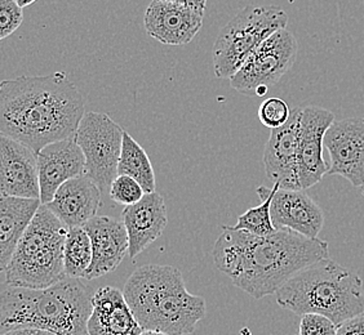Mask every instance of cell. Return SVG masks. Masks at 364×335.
Listing matches in <instances>:
<instances>
[{"instance_id":"cell-1","label":"cell","mask_w":364,"mask_h":335,"mask_svg":"<svg viewBox=\"0 0 364 335\" xmlns=\"http://www.w3.org/2000/svg\"><path fill=\"white\" fill-rule=\"evenodd\" d=\"M327 258V241L286 229L261 238L224 226L213 248L218 270L256 300L277 293L296 273Z\"/></svg>"},{"instance_id":"cell-2","label":"cell","mask_w":364,"mask_h":335,"mask_svg":"<svg viewBox=\"0 0 364 335\" xmlns=\"http://www.w3.org/2000/svg\"><path fill=\"white\" fill-rule=\"evenodd\" d=\"M85 98L63 71L20 77L0 85V133L39 154L74 138L85 115Z\"/></svg>"},{"instance_id":"cell-3","label":"cell","mask_w":364,"mask_h":335,"mask_svg":"<svg viewBox=\"0 0 364 335\" xmlns=\"http://www.w3.org/2000/svg\"><path fill=\"white\" fill-rule=\"evenodd\" d=\"M91 289L80 279H66L46 289L8 287L0 298V333L39 329L56 335H90Z\"/></svg>"},{"instance_id":"cell-4","label":"cell","mask_w":364,"mask_h":335,"mask_svg":"<svg viewBox=\"0 0 364 335\" xmlns=\"http://www.w3.org/2000/svg\"><path fill=\"white\" fill-rule=\"evenodd\" d=\"M123 293L144 330L191 334L205 316V300L189 293L173 265H142L127 280Z\"/></svg>"},{"instance_id":"cell-5","label":"cell","mask_w":364,"mask_h":335,"mask_svg":"<svg viewBox=\"0 0 364 335\" xmlns=\"http://www.w3.org/2000/svg\"><path fill=\"white\" fill-rule=\"evenodd\" d=\"M275 297L284 309L323 314L337 326L364 312L363 280L329 258L296 273Z\"/></svg>"},{"instance_id":"cell-6","label":"cell","mask_w":364,"mask_h":335,"mask_svg":"<svg viewBox=\"0 0 364 335\" xmlns=\"http://www.w3.org/2000/svg\"><path fill=\"white\" fill-rule=\"evenodd\" d=\"M69 227L42 205L8 265V287L46 289L66 279L63 251Z\"/></svg>"},{"instance_id":"cell-7","label":"cell","mask_w":364,"mask_h":335,"mask_svg":"<svg viewBox=\"0 0 364 335\" xmlns=\"http://www.w3.org/2000/svg\"><path fill=\"white\" fill-rule=\"evenodd\" d=\"M288 16L278 7L248 6L228 22L213 45V70L218 79H231L262 43L286 28Z\"/></svg>"},{"instance_id":"cell-8","label":"cell","mask_w":364,"mask_h":335,"mask_svg":"<svg viewBox=\"0 0 364 335\" xmlns=\"http://www.w3.org/2000/svg\"><path fill=\"white\" fill-rule=\"evenodd\" d=\"M124 131L104 112H85L79 124L75 141L87 160L85 175L101 190L110 194L112 182L118 177Z\"/></svg>"},{"instance_id":"cell-9","label":"cell","mask_w":364,"mask_h":335,"mask_svg":"<svg viewBox=\"0 0 364 335\" xmlns=\"http://www.w3.org/2000/svg\"><path fill=\"white\" fill-rule=\"evenodd\" d=\"M297 50L294 34L282 28L262 43L231 77V88L243 94L265 96L291 70Z\"/></svg>"},{"instance_id":"cell-10","label":"cell","mask_w":364,"mask_h":335,"mask_svg":"<svg viewBox=\"0 0 364 335\" xmlns=\"http://www.w3.org/2000/svg\"><path fill=\"white\" fill-rule=\"evenodd\" d=\"M329 175H341L354 187H364V118L336 120L324 138Z\"/></svg>"},{"instance_id":"cell-11","label":"cell","mask_w":364,"mask_h":335,"mask_svg":"<svg viewBox=\"0 0 364 335\" xmlns=\"http://www.w3.org/2000/svg\"><path fill=\"white\" fill-rule=\"evenodd\" d=\"M336 121L335 114L318 106L302 109L299 143V182L301 190H308L322 181L328 173L323 158L324 138Z\"/></svg>"},{"instance_id":"cell-12","label":"cell","mask_w":364,"mask_h":335,"mask_svg":"<svg viewBox=\"0 0 364 335\" xmlns=\"http://www.w3.org/2000/svg\"><path fill=\"white\" fill-rule=\"evenodd\" d=\"M302 109H292L287 123L272 129L264 151V167L267 178L280 189L301 190L299 182V143Z\"/></svg>"},{"instance_id":"cell-13","label":"cell","mask_w":364,"mask_h":335,"mask_svg":"<svg viewBox=\"0 0 364 335\" xmlns=\"http://www.w3.org/2000/svg\"><path fill=\"white\" fill-rule=\"evenodd\" d=\"M204 11L186 4L151 0L145 11L147 35L166 45L189 44L203 26Z\"/></svg>"},{"instance_id":"cell-14","label":"cell","mask_w":364,"mask_h":335,"mask_svg":"<svg viewBox=\"0 0 364 335\" xmlns=\"http://www.w3.org/2000/svg\"><path fill=\"white\" fill-rule=\"evenodd\" d=\"M0 192L41 200L38 154L31 148L0 134Z\"/></svg>"},{"instance_id":"cell-15","label":"cell","mask_w":364,"mask_h":335,"mask_svg":"<svg viewBox=\"0 0 364 335\" xmlns=\"http://www.w3.org/2000/svg\"><path fill=\"white\" fill-rule=\"evenodd\" d=\"M38 170L41 202L47 205L63 183L85 175L87 160L75 138L58 141L38 154Z\"/></svg>"},{"instance_id":"cell-16","label":"cell","mask_w":364,"mask_h":335,"mask_svg":"<svg viewBox=\"0 0 364 335\" xmlns=\"http://www.w3.org/2000/svg\"><path fill=\"white\" fill-rule=\"evenodd\" d=\"M83 227L93 248V259L85 280L98 279L117 270L129 251V238L123 221L96 216Z\"/></svg>"},{"instance_id":"cell-17","label":"cell","mask_w":364,"mask_h":335,"mask_svg":"<svg viewBox=\"0 0 364 335\" xmlns=\"http://www.w3.org/2000/svg\"><path fill=\"white\" fill-rule=\"evenodd\" d=\"M272 219L277 230L294 231L316 238L324 224L321 207L304 190L278 189L272 202Z\"/></svg>"},{"instance_id":"cell-18","label":"cell","mask_w":364,"mask_h":335,"mask_svg":"<svg viewBox=\"0 0 364 335\" xmlns=\"http://www.w3.org/2000/svg\"><path fill=\"white\" fill-rule=\"evenodd\" d=\"M122 221L129 238L128 256L134 259L161 236L168 224L166 202L158 192L146 194L139 203L124 207Z\"/></svg>"},{"instance_id":"cell-19","label":"cell","mask_w":364,"mask_h":335,"mask_svg":"<svg viewBox=\"0 0 364 335\" xmlns=\"http://www.w3.org/2000/svg\"><path fill=\"white\" fill-rule=\"evenodd\" d=\"M141 328L124 293L114 287H100L92 298L90 335H141Z\"/></svg>"},{"instance_id":"cell-20","label":"cell","mask_w":364,"mask_h":335,"mask_svg":"<svg viewBox=\"0 0 364 335\" xmlns=\"http://www.w3.org/2000/svg\"><path fill=\"white\" fill-rule=\"evenodd\" d=\"M102 192L87 175L63 183L46 207L69 229L83 227L97 214Z\"/></svg>"},{"instance_id":"cell-21","label":"cell","mask_w":364,"mask_h":335,"mask_svg":"<svg viewBox=\"0 0 364 335\" xmlns=\"http://www.w3.org/2000/svg\"><path fill=\"white\" fill-rule=\"evenodd\" d=\"M43 204L39 199L1 196L0 199V268L7 270L14 251Z\"/></svg>"},{"instance_id":"cell-22","label":"cell","mask_w":364,"mask_h":335,"mask_svg":"<svg viewBox=\"0 0 364 335\" xmlns=\"http://www.w3.org/2000/svg\"><path fill=\"white\" fill-rule=\"evenodd\" d=\"M118 175H128L139 182L146 194L155 192L156 182L151 161L146 151L129 133L124 131Z\"/></svg>"},{"instance_id":"cell-23","label":"cell","mask_w":364,"mask_h":335,"mask_svg":"<svg viewBox=\"0 0 364 335\" xmlns=\"http://www.w3.org/2000/svg\"><path fill=\"white\" fill-rule=\"evenodd\" d=\"M92 259L93 248L91 238L85 227L69 229L63 251L65 273L68 278L85 279V273L91 267Z\"/></svg>"},{"instance_id":"cell-24","label":"cell","mask_w":364,"mask_h":335,"mask_svg":"<svg viewBox=\"0 0 364 335\" xmlns=\"http://www.w3.org/2000/svg\"><path fill=\"white\" fill-rule=\"evenodd\" d=\"M279 187L278 183H274L273 187H267V186L257 187L256 192L262 203L247 210L242 216H239L238 222L232 229L237 231H245L248 234H252L261 238L273 235L277 229L274 227L270 208H272L274 194Z\"/></svg>"},{"instance_id":"cell-25","label":"cell","mask_w":364,"mask_h":335,"mask_svg":"<svg viewBox=\"0 0 364 335\" xmlns=\"http://www.w3.org/2000/svg\"><path fill=\"white\" fill-rule=\"evenodd\" d=\"M145 195L146 192L140 183L128 175H118L112 182L109 194L112 202L124 207L139 203Z\"/></svg>"},{"instance_id":"cell-26","label":"cell","mask_w":364,"mask_h":335,"mask_svg":"<svg viewBox=\"0 0 364 335\" xmlns=\"http://www.w3.org/2000/svg\"><path fill=\"white\" fill-rule=\"evenodd\" d=\"M291 111L287 102L282 98H267L259 106V119L269 129H277L287 123Z\"/></svg>"},{"instance_id":"cell-27","label":"cell","mask_w":364,"mask_h":335,"mask_svg":"<svg viewBox=\"0 0 364 335\" xmlns=\"http://www.w3.org/2000/svg\"><path fill=\"white\" fill-rule=\"evenodd\" d=\"M22 21V8L14 0H0V39L12 35Z\"/></svg>"},{"instance_id":"cell-28","label":"cell","mask_w":364,"mask_h":335,"mask_svg":"<svg viewBox=\"0 0 364 335\" xmlns=\"http://www.w3.org/2000/svg\"><path fill=\"white\" fill-rule=\"evenodd\" d=\"M338 326L328 317L318 314H302L299 335H336Z\"/></svg>"},{"instance_id":"cell-29","label":"cell","mask_w":364,"mask_h":335,"mask_svg":"<svg viewBox=\"0 0 364 335\" xmlns=\"http://www.w3.org/2000/svg\"><path fill=\"white\" fill-rule=\"evenodd\" d=\"M336 335H364V312L343 322L338 326Z\"/></svg>"},{"instance_id":"cell-30","label":"cell","mask_w":364,"mask_h":335,"mask_svg":"<svg viewBox=\"0 0 364 335\" xmlns=\"http://www.w3.org/2000/svg\"><path fill=\"white\" fill-rule=\"evenodd\" d=\"M1 335H56L53 333H49L46 330H39V329H16V330H11L6 334Z\"/></svg>"},{"instance_id":"cell-31","label":"cell","mask_w":364,"mask_h":335,"mask_svg":"<svg viewBox=\"0 0 364 335\" xmlns=\"http://www.w3.org/2000/svg\"><path fill=\"white\" fill-rule=\"evenodd\" d=\"M159 1H172V3H180V4H186V6H191V7L198 8L205 11V4L207 0H159Z\"/></svg>"},{"instance_id":"cell-32","label":"cell","mask_w":364,"mask_h":335,"mask_svg":"<svg viewBox=\"0 0 364 335\" xmlns=\"http://www.w3.org/2000/svg\"><path fill=\"white\" fill-rule=\"evenodd\" d=\"M18 6L21 8L28 7V6H31L33 3H36V0H14Z\"/></svg>"},{"instance_id":"cell-33","label":"cell","mask_w":364,"mask_h":335,"mask_svg":"<svg viewBox=\"0 0 364 335\" xmlns=\"http://www.w3.org/2000/svg\"><path fill=\"white\" fill-rule=\"evenodd\" d=\"M141 335H169L167 333H163V331H158V330H144Z\"/></svg>"},{"instance_id":"cell-34","label":"cell","mask_w":364,"mask_h":335,"mask_svg":"<svg viewBox=\"0 0 364 335\" xmlns=\"http://www.w3.org/2000/svg\"><path fill=\"white\" fill-rule=\"evenodd\" d=\"M360 191H362V195L364 196V187H362V189H360Z\"/></svg>"},{"instance_id":"cell-35","label":"cell","mask_w":364,"mask_h":335,"mask_svg":"<svg viewBox=\"0 0 364 335\" xmlns=\"http://www.w3.org/2000/svg\"><path fill=\"white\" fill-rule=\"evenodd\" d=\"M289 1H294V0H289Z\"/></svg>"}]
</instances>
